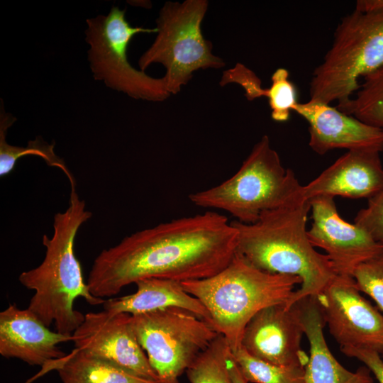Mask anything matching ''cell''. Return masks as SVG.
I'll use <instances>...</instances> for the list:
<instances>
[{
	"mask_svg": "<svg viewBox=\"0 0 383 383\" xmlns=\"http://www.w3.org/2000/svg\"><path fill=\"white\" fill-rule=\"evenodd\" d=\"M238 231L213 211L172 219L125 237L94 260L87 285L98 298L147 278L183 282L210 277L236 252Z\"/></svg>",
	"mask_w": 383,
	"mask_h": 383,
	"instance_id": "cell-1",
	"label": "cell"
},
{
	"mask_svg": "<svg viewBox=\"0 0 383 383\" xmlns=\"http://www.w3.org/2000/svg\"><path fill=\"white\" fill-rule=\"evenodd\" d=\"M309 201L263 212L252 223L231 221L238 231L236 252L255 267L301 279L285 304L316 296L337 276L332 262L311 244L306 230Z\"/></svg>",
	"mask_w": 383,
	"mask_h": 383,
	"instance_id": "cell-2",
	"label": "cell"
},
{
	"mask_svg": "<svg viewBox=\"0 0 383 383\" xmlns=\"http://www.w3.org/2000/svg\"><path fill=\"white\" fill-rule=\"evenodd\" d=\"M85 205L77 191L70 192L67 209L54 216L52 237L43 236L44 260L18 277L23 286L34 291L28 309L47 327L54 324L55 331L62 334L72 335L84 319V315L74 308L77 298L91 306L105 301L90 293L74 255L77 233L92 216Z\"/></svg>",
	"mask_w": 383,
	"mask_h": 383,
	"instance_id": "cell-3",
	"label": "cell"
},
{
	"mask_svg": "<svg viewBox=\"0 0 383 383\" xmlns=\"http://www.w3.org/2000/svg\"><path fill=\"white\" fill-rule=\"evenodd\" d=\"M180 283L206 307L210 315L209 324L226 338L234 352L240 348L250 319L265 307L287 303L301 279L262 270L236 252L214 275Z\"/></svg>",
	"mask_w": 383,
	"mask_h": 383,
	"instance_id": "cell-4",
	"label": "cell"
},
{
	"mask_svg": "<svg viewBox=\"0 0 383 383\" xmlns=\"http://www.w3.org/2000/svg\"><path fill=\"white\" fill-rule=\"evenodd\" d=\"M302 192L294 172L284 169L265 135L231 177L188 197L195 206L224 211L248 224L265 211L305 200Z\"/></svg>",
	"mask_w": 383,
	"mask_h": 383,
	"instance_id": "cell-5",
	"label": "cell"
},
{
	"mask_svg": "<svg viewBox=\"0 0 383 383\" xmlns=\"http://www.w3.org/2000/svg\"><path fill=\"white\" fill-rule=\"evenodd\" d=\"M383 65V8L355 10L342 18L332 45L313 70L310 99L340 105L360 87L359 79Z\"/></svg>",
	"mask_w": 383,
	"mask_h": 383,
	"instance_id": "cell-6",
	"label": "cell"
},
{
	"mask_svg": "<svg viewBox=\"0 0 383 383\" xmlns=\"http://www.w3.org/2000/svg\"><path fill=\"white\" fill-rule=\"evenodd\" d=\"M208 6L206 0L166 2L156 19L157 37L138 60L143 72L153 63L164 65L163 78L170 94L180 91L195 71L225 66V62L212 53L211 43L202 34Z\"/></svg>",
	"mask_w": 383,
	"mask_h": 383,
	"instance_id": "cell-7",
	"label": "cell"
},
{
	"mask_svg": "<svg viewBox=\"0 0 383 383\" xmlns=\"http://www.w3.org/2000/svg\"><path fill=\"white\" fill-rule=\"evenodd\" d=\"M87 59L95 80L135 99L162 101L168 92L163 77L154 78L136 70L128 62L127 51L138 33H157V28L133 27L126 19V10L112 6L106 15L86 20Z\"/></svg>",
	"mask_w": 383,
	"mask_h": 383,
	"instance_id": "cell-8",
	"label": "cell"
},
{
	"mask_svg": "<svg viewBox=\"0 0 383 383\" xmlns=\"http://www.w3.org/2000/svg\"><path fill=\"white\" fill-rule=\"evenodd\" d=\"M138 342L160 383L179 377L218 333L203 318L177 307L132 315Z\"/></svg>",
	"mask_w": 383,
	"mask_h": 383,
	"instance_id": "cell-9",
	"label": "cell"
},
{
	"mask_svg": "<svg viewBox=\"0 0 383 383\" xmlns=\"http://www.w3.org/2000/svg\"><path fill=\"white\" fill-rule=\"evenodd\" d=\"M354 278L337 275L315 296L340 348L383 353V315L360 294Z\"/></svg>",
	"mask_w": 383,
	"mask_h": 383,
	"instance_id": "cell-10",
	"label": "cell"
},
{
	"mask_svg": "<svg viewBox=\"0 0 383 383\" xmlns=\"http://www.w3.org/2000/svg\"><path fill=\"white\" fill-rule=\"evenodd\" d=\"M75 348L143 378L159 382L133 328L132 315L89 312L72 333Z\"/></svg>",
	"mask_w": 383,
	"mask_h": 383,
	"instance_id": "cell-11",
	"label": "cell"
},
{
	"mask_svg": "<svg viewBox=\"0 0 383 383\" xmlns=\"http://www.w3.org/2000/svg\"><path fill=\"white\" fill-rule=\"evenodd\" d=\"M309 201L313 219L309 238L326 251L337 274L353 277L360 264L383 249L363 229L341 218L333 197L318 196Z\"/></svg>",
	"mask_w": 383,
	"mask_h": 383,
	"instance_id": "cell-12",
	"label": "cell"
},
{
	"mask_svg": "<svg viewBox=\"0 0 383 383\" xmlns=\"http://www.w3.org/2000/svg\"><path fill=\"white\" fill-rule=\"evenodd\" d=\"M285 304L257 312L245 328L240 347L269 363L305 367L309 355L301 346L304 332L299 313L294 304L290 307Z\"/></svg>",
	"mask_w": 383,
	"mask_h": 383,
	"instance_id": "cell-13",
	"label": "cell"
},
{
	"mask_svg": "<svg viewBox=\"0 0 383 383\" xmlns=\"http://www.w3.org/2000/svg\"><path fill=\"white\" fill-rule=\"evenodd\" d=\"M293 111L309 123V147L324 155L333 149L383 151V133L336 106L309 100L297 103Z\"/></svg>",
	"mask_w": 383,
	"mask_h": 383,
	"instance_id": "cell-14",
	"label": "cell"
},
{
	"mask_svg": "<svg viewBox=\"0 0 383 383\" xmlns=\"http://www.w3.org/2000/svg\"><path fill=\"white\" fill-rule=\"evenodd\" d=\"M72 341V335L52 331L32 311L10 304L0 313V354L45 369L64 357L58 345Z\"/></svg>",
	"mask_w": 383,
	"mask_h": 383,
	"instance_id": "cell-15",
	"label": "cell"
},
{
	"mask_svg": "<svg viewBox=\"0 0 383 383\" xmlns=\"http://www.w3.org/2000/svg\"><path fill=\"white\" fill-rule=\"evenodd\" d=\"M380 152L348 150L316 178L303 186V197L318 196L370 199L383 188Z\"/></svg>",
	"mask_w": 383,
	"mask_h": 383,
	"instance_id": "cell-16",
	"label": "cell"
},
{
	"mask_svg": "<svg viewBox=\"0 0 383 383\" xmlns=\"http://www.w3.org/2000/svg\"><path fill=\"white\" fill-rule=\"evenodd\" d=\"M294 304L309 343L305 383H374L367 367L350 372L333 355L324 337L326 322L315 296L301 299Z\"/></svg>",
	"mask_w": 383,
	"mask_h": 383,
	"instance_id": "cell-17",
	"label": "cell"
},
{
	"mask_svg": "<svg viewBox=\"0 0 383 383\" xmlns=\"http://www.w3.org/2000/svg\"><path fill=\"white\" fill-rule=\"evenodd\" d=\"M135 284V293L105 300L104 309L111 313L136 315L177 307L194 313L209 323L210 315L206 307L186 292L180 282L152 277L141 279Z\"/></svg>",
	"mask_w": 383,
	"mask_h": 383,
	"instance_id": "cell-18",
	"label": "cell"
},
{
	"mask_svg": "<svg viewBox=\"0 0 383 383\" xmlns=\"http://www.w3.org/2000/svg\"><path fill=\"white\" fill-rule=\"evenodd\" d=\"M44 370H56L62 383H160L139 377L76 348Z\"/></svg>",
	"mask_w": 383,
	"mask_h": 383,
	"instance_id": "cell-19",
	"label": "cell"
},
{
	"mask_svg": "<svg viewBox=\"0 0 383 383\" xmlns=\"http://www.w3.org/2000/svg\"><path fill=\"white\" fill-rule=\"evenodd\" d=\"M16 118L6 113L1 104L0 110V176L4 177L14 168L17 160L26 155H34L43 159L50 167L60 169L67 177L71 191H76V182L65 161L56 155L55 143H48L40 137L28 141L25 147L9 144L6 137L8 129L15 122Z\"/></svg>",
	"mask_w": 383,
	"mask_h": 383,
	"instance_id": "cell-20",
	"label": "cell"
},
{
	"mask_svg": "<svg viewBox=\"0 0 383 383\" xmlns=\"http://www.w3.org/2000/svg\"><path fill=\"white\" fill-rule=\"evenodd\" d=\"M363 79L355 95L336 107L383 133V65Z\"/></svg>",
	"mask_w": 383,
	"mask_h": 383,
	"instance_id": "cell-21",
	"label": "cell"
},
{
	"mask_svg": "<svg viewBox=\"0 0 383 383\" xmlns=\"http://www.w3.org/2000/svg\"><path fill=\"white\" fill-rule=\"evenodd\" d=\"M231 351L221 334L201 352L186 370L191 383H233L226 364Z\"/></svg>",
	"mask_w": 383,
	"mask_h": 383,
	"instance_id": "cell-22",
	"label": "cell"
},
{
	"mask_svg": "<svg viewBox=\"0 0 383 383\" xmlns=\"http://www.w3.org/2000/svg\"><path fill=\"white\" fill-rule=\"evenodd\" d=\"M232 353L248 382L305 383L304 367L269 363L250 355L242 347Z\"/></svg>",
	"mask_w": 383,
	"mask_h": 383,
	"instance_id": "cell-23",
	"label": "cell"
},
{
	"mask_svg": "<svg viewBox=\"0 0 383 383\" xmlns=\"http://www.w3.org/2000/svg\"><path fill=\"white\" fill-rule=\"evenodd\" d=\"M272 84L264 89L262 96L268 99L272 118L277 122L287 121L298 103L296 89L289 79V71L277 69L271 77Z\"/></svg>",
	"mask_w": 383,
	"mask_h": 383,
	"instance_id": "cell-24",
	"label": "cell"
},
{
	"mask_svg": "<svg viewBox=\"0 0 383 383\" xmlns=\"http://www.w3.org/2000/svg\"><path fill=\"white\" fill-rule=\"evenodd\" d=\"M358 289L369 295L383 312V249L354 271Z\"/></svg>",
	"mask_w": 383,
	"mask_h": 383,
	"instance_id": "cell-25",
	"label": "cell"
},
{
	"mask_svg": "<svg viewBox=\"0 0 383 383\" xmlns=\"http://www.w3.org/2000/svg\"><path fill=\"white\" fill-rule=\"evenodd\" d=\"M354 223L383 245V188L368 199L367 206L358 211Z\"/></svg>",
	"mask_w": 383,
	"mask_h": 383,
	"instance_id": "cell-26",
	"label": "cell"
},
{
	"mask_svg": "<svg viewBox=\"0 0 383 383\" xmlns=\"http://www.w3.org/2000/svg\"><path fill=\"white\" fill-rule=\"evenodd\" d=\"M229 83L240 85L248 100L252 101L262 96L263 88L260 78L243 64L237 63L233 67L223 72L219 84L225 86Z\"/></svg>",
	"mask_w": 383,
	"mask_h": 383,
	"instance_id": "cell-27",
	"label": "cell"
},
{
	"mask_svg": "<svg viewBox=\"0 0 383 383\" xmlns=\"http://www.w3.org/2000/svg\"><path fill=\"white\" fill-rule=\"evenodd\" d=\"M340 350L347 356L355 357L362 362L373 373L379 383H383V360L380 357V354L355 348H344Z\"/></svg>",
	"mask_w": 383,
	"mask_h": 383,
	"instance_id": "cell-28",
	"label": "cell"
},
{
	"mask_svg": "<svg viewBox=\"0 0 383 383\" xmlns=\"http://www.w3.org/2000/svg\"><path fill=\"white\" fill-rule=\"evenodd\" d=\"M226 364L233 383H248L231 351L226 358Z\"/></svg>",
	"mask_w": 383,
	"mask_h": 383,
	"instance_id": "cell-29",
	"label": "cell"
},
{
	"mask_svg": "<svg viewBox=\"0 0 383 383\" xmlns=\"http://www.w3.org/2000/svg\"><path fill=\"white\" fill-rule=\"evenodd\" d=\"M383 8V0H359L355 9L362 11H371Z\"/></svg>",
	"mask_w": 383,
	"mask_h": 383,
	"instance_id": "cell-30",
	"label": "cell"
}]
</instances>
